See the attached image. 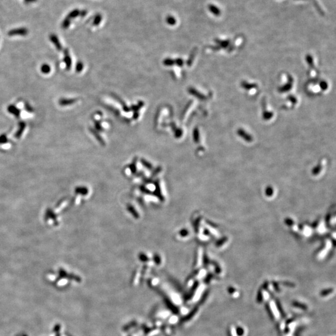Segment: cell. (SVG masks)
Listing matches in <instances>:
<instances>
[{
	"label": "cell",
	"instance_id": "cell-1",
	"mask_svg": "<svg viewBox=\"0 0 336 336\" xmlns=\"http://www.w3.org/2000/svg\"><path fill=\"white\" fill-rule=\"evenodd\" d=\"M64 61L66 65V69L67 70H70V67H71V65H72V60H71V58H70V56L69 54V52L68 51L66 50L64 51Z\"/></svg>",
	"mask_w": 336,
	"mask_h": 336
},
{
	"label": "cell",
	"instance_id": "cell-2",
	"mask_svg": "<svg viewBox=\"0 0 336 336\" xmlns=\"http://www.w3.org/2000/svg\"><path fill=\"white\" fill-rule=\"evenodd\" d=\"M50 39L54 43V45L56 46V49L58 50V51H61L62 47V45L60 43L58 38L56 36L54 35V34H52L51 36H50Z\"/></svg>",
	"mask_w": 336,
	"mask_h": 336
},
{
	"label": "cell",
	"instance_id": "cell-3",
	"mask_svg": "<svg viewBox=\"0 0 336 336\" xmlns=\"http://www.w3.org/2000/svg\"><path fill=\"white\" fill-rule=\"evenodd\" d=\"M27 30L26 29H13V30H11V31L9 32L8 34L10 36H15V35H23V36H24L26 34H27Z\"/></svg>",
	"mask_w": 336,
	"mask_h": 336
},
{
	"label": "cell",
	"instance_id": "cell-4",
	"mask_svg": "<svg viewBox=\"0 0 336 336\" xmlns=\"http://www.w3.org/2000/svg\"><path fill=\"white\" fill-rule=\"evenodd\" d=\"M8 111L9 112V113L13 114L16 118H18L20 115V110L18 108H16V107L13 105H10L8 107Z\"/></svg>",
	"mask_w": 336,
	"mask_h": 336
},
{
	"label": "cell",
	"instance_id": "cell-5",
	"mask_svg": "<svg viewBox=\"0 0 336 336\" xmlns=\"http://www.w3.org/2000/svg\"><path fill=\"white\" fill-rule=\"evenodd\" d=\"M19 130L17 131L16 133L15 134V138H19L21 136V135H22V134H23V131H24V130L25 129L26 124L23 121H21L19 123Z\"/></svg>",
	"mask_w": 336,
	"mask_h": 336
},
{
	"label": "cell",
	"instance_id": "cell-6",
	"mask_svg": "<svg viewBox=\"0 0 336 336\" xmlns=\"http://www.w3.org/2000/svg\"><path fill=\"white\" fill-rule=\"evenodd\" d=\"M75 100L73 99H61L59 100V105L61 106H66L74 103Z\"/></svg>",
	"mask_w": 336,
	"mask_h": 336
},
{
	"label": "cell",
	"instance_id": "cell-7",
	"mask_svg": "<svg viewBox=\"0 0 336 336\" xmlns=\"http://www.w3.org/2000/svg\"><path fill=\"white\" fill-rule=\"evenodd\" d=\"M40 70H41L42 73H43L44 74H49L51 72V67L49 65L44 64L42 66H41Z\"/></svg>",
	"mask_w": 336,
	"mask_h": 336
},
{
	"label": "cell",
	"instance_id": "cell-8",
	"mask_svg": "<svg viewBox=\"0 0 336 336\" xmlns=\"http://www.w3.org/2000/svg\"><path fill=\"white\" fill-rule=\"evenodd\" d=\"M8 141V139L5 134H3L0 136V144H4Z\"/></svg>",
	"mask_w": 336,
	"mask_h": 336
},
{
	"label": "cell",
	"instance_id": "cell-9",
	"mask_svg": "<svg viewBox=\"0 0 336 336\" xmlns=\"http://www.w3.org/2000/svg\"><path fill=\"white\" fill-rule=\"evenodd\" d=\"M26 1H28V2H32V1L33 2V0H26Z\"/></svg>",
	"mask_w": 336,
	"mask_h": 336
}]
</instances>
